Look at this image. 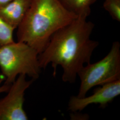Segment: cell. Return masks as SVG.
Listing matches in <instances>:
<instances>
[{
    "label": "cell",
    "instance_id": "cell-3",
    "mask_svg": "<svg viewBox=\"0 0 120 120\" xmlns=\"http://www.w3.org/2000/svg\"><path fill=\"white\" fill-rule=\"evenodd\" d=\"M38 53L28 44L21 41L9 43L0 47V69L4 84L11 85L21 74L32 79H38L41 73Z\"/></svg>",
    "mask_w": 120,
    "mask_h": 120
},
{
    "label": "cell",
    "instance_id": "cell-4",
    "mask_svg": "<svg viewBox=\"0 0 120 120\" xmlns=\"http://www.w3.org/2000/svg\"><path fill=\"white\" fill-rule=\"evenodd\" d=\"M81 85L77 96L83 98L96 86L120 80V44L116 41L112 44L107 54L94 63L83 66L78 73Z\"/></svg>",
    "mask_w": 120,
    "mask_h": 120
},
{
    "label": "cell",
    "instance_id": "cell-12",
    "mask_svg": "<svg viewBox=\"0 0 120 120\" xmlns=\"http://www.w3.org/2000/svg\"><path fill=\"white\" fill-rule=\"evenodd\" d=\"M13 0H0V7L8 4Z\"/></svg>",
    "mask_w": 120,
    "mask_h": 120
},
{
    "label": "cell",
    "instance_id": "cell-8",
    "mask_svg": "<svg viewBox=\"0 0 120 120\" xmlns=\"http://www.w3.org/2000/svg\"><path fill=\"white\" fill-rule=\"evenodd\" d=\"M69 11L78 17L87 18L91 12V7L97 0H59Z\"/></svg>",
    "mask_w": 120,
    "mask_h": 120
},
{
    "label": "cell",
    "instance_id": "cell-6",
    "mask_svg": "<svg viewBox=\"0 0 120 120\" xmlns=\"http://www.w3.org/2000/svg\"><path fill=\"white\" fill-rule=\"evenodd\" d=\"M120 94V80L104 85L97 88L92 95L89 97H70L68 109L73 112H81L92 104L99 105L105 108Z\"/></svg>",
    "mask_w": 120,
    "mask_h": 120
},
{
    "label": "cell",
    "instance_id": "cell-7",
    "mask_svg": "<svg viewBox=\"0 0 120 120\" xmlns=\"http://www.w3.org/2000/svg\"><path fill=\"white\" fill-rule=\"evenodd\" d=\"M31 0H13L0 7V18L15 30L22 22Z\"/></svg>",
    "mask_w": 120,
    "mask_h": 120
},
{
    "label": "cell",
    "instance_id": "cell-10",
    "mask_svg": "<svg viewBox=\"0 0 120 120\" xmlns=\"http://www.w3.org/2000/svg\"><path fill=\"white\" fill-rule=\"evenodd\" d=\"M103 8L112 19L120 22V0H105Z\"/></svg>",
    "mask_w": 120,
    "mask_h": 120
},
{
    "label": "cell",
    "instance_id": "cell-9",
    "mask_svg": "<svg viewBox=\"0 0 120 120\" xmlns=\"http://www.w3.org/2000/svg\"><path fill=\"white\" fill-rule=\"evenodd\" d=\"M15 30L0 18V47L14 41L13 33Z\"/></svg>",
    "mask_w": 120,
    "mask_h": 120
},
{
    "label": "cell",
    "instance_id": "cell-2",
    "mask_svg": "<svg viewBox=\"0 0 120 120\" xmlns=\"http://www.w3.org/2000/svg\"><path fill=\"white\" fill-rule=\"evenodd\" d=\"M78 17L59 0H31L17 28V41L28 44L39 54L47 46L52 35Z\"/></svg>",
    "mask_w": 120,
    "mask_h": 120
},
{
    "label": "cell",
    "instance_id": "cell-5",
    "mask_svg": "<svg viewBox=\"0 0 120 120\" xmlns=\"http://www.w3.org/2000/svg\"><path fill=\"white\" fill-rule=\"evenodd\" d=\"M34 81L26 80V76L19 75L11 85L7 94L0 99V120H27L23 108L25 94Z\"/></svg>",
    "mask_w": 120,
    "mask_h": 120
},
{
    "label": "cell",
    "instance_id": "cell-1",
    "mask_svg": "<svg viewBox=\"0 0 120 120\" xmlns=\"http://www.w3.org/2000/svg\"><path fill=\"white\" fill-rule=\"evenodd\" d=\"M93 22L78 17L72 23L57 31L52 36L47 46L38 56L41 69L51 64L55 76L60 66L63 69L62 80L74 83L78 73L90 63L91 56L99 42L90 39L94 30Z\"/></svg>",
    "mask_w": 120,
    "mask_h": 120
},
{
    "label": "cell",
    "instance_id": "cell-11",
    "mask_svg": "<svg viewBox=\"0 0 120 120\" xmlns=\"http://www.w3.org/2000/svg\"><path fill=\"white\" fill-rule=\"evenodd\" d=\"M4 77L2 74L0 75V94L3 93L7 92L11 85L6 84H2V82L4 81Z\"/></svg>",
    "mask_w": 120,
    "mask_h": 120
}]
</instances>
